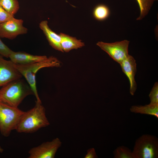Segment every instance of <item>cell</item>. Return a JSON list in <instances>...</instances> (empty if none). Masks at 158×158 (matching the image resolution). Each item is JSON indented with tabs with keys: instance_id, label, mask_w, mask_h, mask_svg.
<instances>
[{
	"instance_id": "cell-12",
	"label": "cell",
	"mask_w": 158,
	"mask_h": 158,
	"mask_svg": "<svg viewBox=\"0 0 158 158\" xmlns=\"http://www.w3.org/2000/svg\"><path fill=\"white\" fill-rule=\"evenodd\" d=\"M39 27L45 35L50 45L55 49L63 52L61 45L60 36L50 28L48 21L47 20L42 21L40 23Z\"/></svg>"
},
{
	"instance_id": "cell-9",
	"label": "cell",
	"mask_w": 158,
	"mask_h": 158,
	"mask_svg": "<svg viewBox=\"0 0 158 158\" xmlns=\"http://www.w3.org/2000/svg\"><path fill=\"white\" fill-rule=\"evenodd\" d=\"M3 57L0 55V87L22 77L14 63L11 60L5 59Z\"/></svg>"
},
{
	"instance_id": "cell-21",
	"label": "cell",
	"mask_w": 158,
	"mask_h": 158,
	"mask_svg": "<svg viewBox=\"0 0 158 158\" xmlns=\"http://www.w3.org/2000/svg\"><path fill=\"white\" fill-rule=\"evenodd\" d=\"M14 18L13 16L9 14L0 5V24Z\"/></svg>"
},
{
	"instance_id": "cell-20",
	"label": "cell",
	"mask_w": 158,
	"mask_h": 158,
	"mask_svg": "<svg viewBox=\"0 0 158 158\" xmlns=\"http://www.w3.org/2000/svg\"><path fill=\"white\" fill-rule=\"evenodd\" d=\"M13 51L2 42L0 37V55L2 56L9 58Z\"/></svg>"
},
{
	"instance_id": "cell-6",
	"label": "cell",
	"mask_w": 158,
	"mask_h": 158,
	"mask_svg": "<svg viewBox=\"0 0 158 158\" xmlns=\"http://www.w3.org/2000/svg\"><path fill=\"white\" fill-rule=\"evenodd\" d=\"M129 42L126 40L112 43L99 41L96 45L114 61L120 64L129 55L128 48Z\"/></svg>"
},
{
	"instance_id": "cell-2",
	"label": "cell",
	"mask_w": 158,
	"mask_h": 158,
	"mask_svg": "<svg viewBox=\"0 0 158 158\" xmlns=\"http://www.w3.org/2000/svg\"><path fill=\"white\" fill-rule=\"evenodd\" d=\"M21 78L13 80L2 86L0 89V101L18 107L25 97L34 95L29 85Z\"/></svg>"
},
{
	"instance_id": "cell-19",
	"label": "cell",
	"mask_w": 158,
	"mask_h": 158,
	"mask_svg": "<svg viewBox=\"0 0 158 158\" xmlns=\"http://www.w3.org/2000/svg\"><path fill=\"white\" fill-rule=\"evenodd\" d=\"M149 96L150 100V104H158V82L155 83L149 94Z\"/></svg>"
},
{
	"instance_id": "cell-22",
	"label": "cell",
	"mask_w": 158,
	"mask_h": 158,
	"mask_svg": "<svg viewBox=\"0 0 158 158\" xmlns=\"http://www.w3.org/2000/svg\"><path fill=\"white\" fill-rule=\"evenodd\" d=\"M98 156L96 154L95 149L91 148L88 149L84 158H96Z\"/></svg>"
},
{
	"instance_id": "cell-3",
	"label": "cell",
	"mask_w": 158,
	"mask_h": 158,
	"mask_svg": "<svg viewBox=\"0 0 158 158\" xmlns=\"http://www.w3.org/2000/svg\"><path fill=\"white\" fill-rule=\"evenodd\" d=\"M14 65L20 73L26 80L36 97V101L41 102L36 87L35 76L37 73L43 68L60 67L61 63L57 58L51 56L44 60L35 63L26 65L14 63Z\"/></svg>"
},
{
	"instance_id": "cell-10",
	"label": "cell",
	"mask_w": 158,
	"mask_h": 158,
	"mask_svg": "<svg viewBox=\"0 0 158 158\" xmlns=\"http://www.w3.org/2000/svg\"><path fill=\"white\" fill-rule=\"evenodd\" d=\"M120 64L123 72L129 80L130 93L132 95H134L137 87L135 79L137 70L136 61L133 56L129 55Z\"/></svg>"
},
{
	"instance_id": "cell-7",
	"label": "cell",
	"mask_w": 158,
	"mask_h": 158,
	"mask_svg": "<svg viewBox=\"0 0 158 158\" xmlns=\"http://www.w3.org/2000/svg\"><path fill=\"white\" fill-rule=\"evenodd\" d=\"M61 145V142L57 138L51 141L43 142L30 150L28 158H54Z\"/></svg>"
},
{
	"instance_id": "cell-25",
	"label": "cell",
	"mask_w": 158,
	"mask_h": 158,
	"mask_svg": "<svg viewBox=\"0 0 158 158\" xmlns=\"http://www.w3.org/2000/svg\"></svg>"
},
{
	"instance_id": "cell-8",
	"label": "cell",
	"mask_w": 158,
	"mask_h": 158,
	"mask_svg": "<svg viewBox=\"0 0 158 158\" xmlns=\"http://www.w3.org/2000/svg\"><path fill=\"white\" fill-rule=\"evenodd\" d=\"M23 21L14 18L0 24V37L13 39L19 35L26 33L28 29L23 25Z\"/></svg>"
},
{
	"instance_id": "cell-16",
	"label": "cell",
	"mask_w": 158,
	"mask_h": 158,
	"mask_svg": "<svg viewBox=\"0 0 158 158\" xmlns=\"http://www.w3.org/2000/svg\"><path fill=\"white\" fill-rule=\"evenodd\" d=\"M0 5L13 16L17 12L19 8L17 0H1Z\"/></svg>"
},
{
	"instance_id": "cell-23",
	"label": "cell",
	"mask_w": 158,
	"mask_h": 158,
	"mask_svg": "<svg viewBox=\"0 0 158 158\" xmlns=\"http://www.w3.org/2000/svg\"><path fill=\"white\" fill-rule=\"evenodd\" d=\"M3 150V149L0 146V152H2Z\"/></svg>"
},
{
	"instance_id": "cell-4",
	"label": "cell",
	"mask_w": 158,
	"mask_h": 158,
	"mask_svg": "<svg viewBox=\"0 0 158 158\" xmlns=\"http://www.w3.org/2000/svg\"><path fill=\"white\" fill-rule=\"evenodd\" d=\"M25 112L0 101V131L4 136L16 130Z\"/></svg>"
},
{
	"instance_id": "cell-17",
	"label": "cell",
	"mask_w": 158,
	"mask_h": 158,
	"mask_svg": "<svg viewBox=\"0 0 158 158\" xmlns=\"http://www.w3.org/2000/svg\"><path fill=\"white\" fill-rule=\"evenodd\" d=\"M140 9V14L136 19L141 20L148 14L152 7L154 1L152 0H136Z\"/></svg>"
},
{
	"instance_id": "cell-15",
	"label": "cell",
	"mask_w": 158,
	"mask_h": 158,
	"mask_svg": "<svg viewBox=\"0 0 158 158\" xmlns=\"http://www.w3.org/2000/svg\"><path fill=\"white\" fill-rule=\"evenodd\" d=\"M93 14L96 20L102 21L108 18L110 15V11L109 7L106 5L100 4L94 8Z\"/></svg>"
},
{
	"instance_id": "cell-13",
	"label": "cell",
	"mask_w": 158,
	"mask_h": 158,
	"mask_svg": "<svg viewBox=\"0 0 158 158\" xmlns=\"http://www.w3.org/2000/svg\"><path fill=\"white\" fill-rule=\"evenodd\" d=\"M59 34L61 37V45L63 52H68L72 50L81 48L85 45L84 42L75 37L63 33Z\"/></svg>"
},
{
	"instance_id": "cell-14",
	"label": "cell",
	"mask_w": 158,
	"mask_h": 158,
	"mask_svg": "<svg viewBox=\"0 0 158 158\" xmlns=\"http://www.w3.org/2000/svg\"><path fill=\"white\" fill-rule=\"evenodd\" d=\"M130 111L135 113L151 115L158 118V104L150 103L144 105H133L130 109Z\"/></svg>"
},
{
	"instance_id": "cell-24",
	"label": "cell",
	"mask_w": 158,
	"mask_h": 158,
	"mask_svg": "<svg viewBox=\"0 0 158 158\" xmlns=\"http://www.w3.org/2000/svg\"><path fill=\"white\" fill-rule=\"evenodd\" d=\"M154 2L155 1H157L158 0H152Z\"/></svg>"
},
{
	"instance_id": "cell-1",
	"label": "cell",
	"mask_w": 158,
	"mask_h": 158,
	"mask_svg": "<svg viewBox=\"0 0 158 158\" xmlns=\"http://www.w3.org/2000/svg\"><path fill=\"white\" fill-rule=\"evenodd\" d=\"M50 124L41 102L36 101L35 106L25 112L16 129L19 133H31Z\"/></svg>"
},
{
	"instance_id": "cell-18",
	"label": "cell",
	"mask_w": 158,
	"mask_h": 158,
	"mask_svg": "<svg viewBox=\"0 0 158 158\" xmlns=\"http://www.w3.org/2000/svg\"><path fill=\"white\" fill-rule=\"evenodd\" d=\"M113 154L114 158H133L132 151L124 146L116 148L114 151Z\"/></svg>"
},
{
	"instance_id": "cell-11",
	"label": "cell",
	"mask_w": 158,
	"mask_h": 158,
	"mask_svg": "<svg viewBox=\"0 0 158 158\" xmlns=\"http://www.w3.org/2000/svg\"><path fill=\"white\" fill-rule=\"evenodd\" d=\"M9 58L15 63L26 65L44 60L47 57L46 56L35 55L25 52L13 51Z\"/></svg>"
},
{
	"instance_id": "cell-5",
	"label": "cell",
	"mask_w": 158,
	"mask_h": 158,
	"mask_svg": "<svg viewBox=\"0 0 158 158\" xmlns=\"http://www.w3.org/2000/svg\"><path fill=\"white\" fill-rule=\"evenodd\" d=\"M133 158L158 157V140L155 136L144 134L136 140L132 151Z\"/></svg>"
}]
</instances>
